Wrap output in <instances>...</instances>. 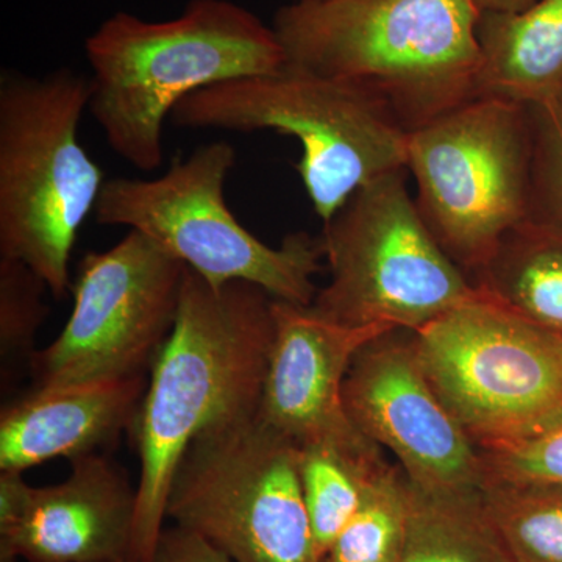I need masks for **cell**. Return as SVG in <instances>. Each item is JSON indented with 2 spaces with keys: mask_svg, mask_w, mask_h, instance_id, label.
I'll return each mask as SVG.
<instances>
[{
  "mask_svg": "<svg viewBox=\"0 0 562 562\" xmlns=\"http://www.w3.org/2000/svg\"><path fill=\"white\" fill-rule=\"evenodd\" d=\"M272 306V295L255 284L214 288L187 269L176 324L151 362L132 427L139 457L132 562L154 558L173 476L191 443L260 412Z\"/></svg>",
  "mask_w": 562,
  "mask_h": 562,
  "instance_id": "obj_1",
  "label": "cell"
},
{
  "mask_svg": "<svg viewBox=\"0 0 562 562\" xmlns=\"http://www.w3.org/2000/svg\"><path fill=\"white\" fill-rule=\"evenodd\" d=\"M475 0H310L279 9L288 65L353 85L412 133L480 95Z\"/></svg>",
  "mask_w": 562,
  "mask_h": 562,
  "instance_id": "obj_2",
  "label": "cell"
},
{
  "mask_svg": "<svg viewBox=\"0 0 562 562\" xmlns=\"http://www.w3.org/2000/svg\"><path fill=\"white\" fill-rule=\"evenodd\" d=\"M85 54L88 113L111 150L144 172L162 165V128L180 102L288 63L272 25L232 0H191L169 21L117 11L88 36Z\"/></svg>",
  "mask_w": 562,
  "mask_h": 562,
  "instance_id": "obj_3",
  "label": "cell"
},
{
  "mask_svg": "<svg viewBox=\"0 0 562 562\" xmlns=\"http://www.w3.org/2000/svg\"><path fill=\"white\" fill-rule=\"evenodd\" d=\"M88 105L90 77L74 69L0 76V255L24 262L57 301L106 181L79 139Z\"/></svg>",
  "mask_w": 562,
  "mask_h": 562,
  "instance_id": "obj_4",
  "label": "cell"
},
{
  "mask_svg": "<svg viewBox=\"0 0 562 562\" xmlns=\"http://www.w3.org/2000/svg\"><path fill=\"white\" fill-rule=\"evenodd\" d=\"M171 121L194 131H272L297 139L302 157L294 168L322 224L360 188L406 169L408 157L409 133L382 103L347 81L288 63L195 92Z\"/></svg>",
  "mask_w": 562,
  "mask_h": 562,
  "instance_id": "obj_5",
  "label": "cell"
},
{
  "mask_svg": "<svg viewBox=\"0 0 562 562\" xmlns=\"http://www.w3.org/2000/svg\"><path fill=\"white\" fill-rule=\"evenodd\" d=\"M235 162V147L213 140L155 179L106 180L95 221L147 236L211 286L244 281L276 301L312 306L319 291L314 277L324 269L321 238L291 233L271 247L247 231L225 202Z\"/></svg>",
  "mask_w": 562,
  "mask_h": 562,
  "instance_id": "obj_6",
  "label": "cell"
},
{
  "mask_svg": "<svg viewBox=\"0 0 562 562\" xmlns=\"http://www.w3.org/2000/svg\"><path fill=\"white\" fill-rule=\"evenodd\" d=\"M406 173L371 181L324 222L319 238L330 280L312 310L325 319L417 331L479 297L422 220Z\"/></svg>",
  "mask_w": 562,
  "mask_h": 562,
  "instance_id": "obj_7",
  "label": "cell"
},
{
  "mask_svg": "<svg viewBox=\"0 0 562 562\" xmlns=\"http://www.w3.org/2000/svg\"><path fill=\"white\" fill-rule=\"evenodd\" d=\"M406 172L443 251L475 279L528 221L531 138L524 103L479 95L409 133Z\"/></svg>",
  "mask_w": 562,
  "mask_h": 562,
  "instance_id": "obj_8",
  "label": "cell"
},
{
  "mask_svg": "<svg viewBox=\"0 0 562 562\" xmlns=\"http://www.w3.org/2000/svg\"><path fill=\"white\" fill-rule=\"evenodd\" d=\"M166 519L233 562H321L299 447L260 414L202 432L184 453Z\"/></svg>",
  "mask_w": 562,
  "mask_h": 562,
  "instance_id": "obj_9",
  "label": "cell"
},
{
  "mask_svg": "<svg viewBox=\"0 0 562 562\" xmlns=\"http://www.w3.org/2000/svg\"><path fill=\"white\" fill-rule=\"evenodd\" d=\"M422 369L476 447L562 420V336L480 291L413 331Z\"/></svg>",
  "mask_w": 562,
  "mask_h": 562,
  "instance_id": "obj_10",
  "label": "cell"
},
{
  "mask_svg": "<svg viewBox=\"0 0 562 562\" xmlns=\"http://www.w3.org/2000/svg\"><path fill=\"white\" fill-rule=\"evenodd\" d=\"M188 266L138 232L88 251L60 335L32 351L38 387L144 375L176 324Z\"/></svg>",
  "mask_w": 562,
  "mask_h": 562,
  "instance_id": "obj_11",
  "label": "cell"
},
{
  "mask_svg": "<svg viewBox=\"0 0 562 562\" xmlns=\"http://www.w3.org/2000/svg\"><path fill=\"white\" fill-rule=\"evenodd\" d=\"M344 406L366 438L397 457L414 486L482 494V454L425 375L413 331H387L362 347L344 383Z\"/></svg>",
  "mask_w": 562,
  "mask_h": 562,
  "instance_id": "obj_12",
  "label": "cell"
},
{
  "mask_svg": "<svg viewBox=\"0 0 562 562\" xmlns=\"http://www.w3.org/2000/svg\"><path fill=\"white\" fill-rule=\"evenodd\" d=\"M273 341L262 386L260 417L295 446L333 442L351 449L379 447L350 420L344 383L357 355L395 328L349 327L312 306L273 299Z\"/></svg>",
  "mask_w": 562,
  "mask_h": 562,
  "instance_id": "obj_13",
  "label": "cell"
},
{
  "mask_svg": "<svg viewBox=\"0 0 562 562\" xmlns=\"http://www.w3.org/2000/svg\"><path fill=\"white\" fill-rule=\"evenodd\" d=\"M136 486L105 454L70 461V475L33 487L20 522L0 532V562H132Z\"/></svg>",
  "mask_w": 562,
  "mask_h": 562,
  "instance_id": "obj_14",
  "label": "cell"
},
{
  "mask_svg": "<svg viewBox=\"0 0 562 562\" xmlns=\"http://www.w3.org/2000/svg\"><path fill=\"white\" fill-rule=\"evenodd\" d=\"M146 376L36 387L0 416V472L79 460L120 438L138 416Z\"/></svg>",
  "mask_w": 562,
  "mask_h": 562,
  "instance_id": "obj_15",
  "label": "cell"
},
{
  "mask_svg": "<svg viewBox=\"0 0 562 562\" xmlns=\"http://www.w3.org/2000/svg\"><path fill=\"white\" fill-rule=\"evenodd\" d=\"M480 95L541 105L562 95V0L517 13L482 11Z\"/></svg>",
  "mask_w": 562,
  "mask_h": 562,
  "instance_id": "obj_16",
  "label": "cell"
},
{
  "mask_svg": "<svg viewBox=\"0 0 562 562\" xmlns=\"http://www.w3.org/2000/svg\"><path fill=\"white\" fill-rule=\"evenodd\" d=\"M473 284L562 336V232L525 222L502 239Z\"/></svg>",
  "mask_w": 562,
  "mask_h": 562,
  "instance_id": "obj_17",
  "label": "cell"
},
{
  "mask_svg": "<svg viewBox=\"0 0 562 562\" xmlns=\"http://www.w3.org/2000/svg\"><path fill=\"white\" fill-rule=\"evenodd\" d=\"M405 543L398 562H512L484 513L482 494H435L406 479Z\"/></svg>",
  "mask_w": 562,
  "mask_h": 562,
  "instance_id": "obj_18",
  "label": "cell"
},
{
  "mask_svg": "<svg viewBox=\"0 0 562 562\" xmlns=\"http://www.w3.org/2000/svg\"><path fill=\"white\" fill-rule=\"evenodd\" d=\"M297 447L303 498L322 561L360 508L369 480L387 462L380 447L351 449L333 442Z\"/></svg>",
  "mask_w": 562,
  "mask_h": 562,
  "instance_id": "obj_19",
  "label": "cell"
},
{
  "mask_svg": "<svg viewBox=\"0 0 562 562\" xmlns=\"http://www.w3.org/2000/svg\"><path fill=\"white\" fill-rule=\"evenodd\" d=\"M484 513L512 562H562V486L486 483Z\"/></svg>",
  "mask_w": 562,
  "mask_h": 562,
  "instance_id": "obj_20",
  "label": "cell"
},
{
  "mask_svg": "<svg viewBox=\"0 0 562 562\" xmlns=\"http://www.w3.org/2000/svg\"><path fill=\"white\" fill-rule=\"evenodd\" d=\"M408 502L402 469L386 464L369 480L360 508L321 562H398Z\"/></svg>",
  "mask_w": 562,
  "mask_h": 562,
  "instance_id": "obj_21",
  "label": "cell"
},
{
  "mask_svg": "<svg viewBox=\"0 0 562 562\" xmlns=\"http://www.w3.org/2000/svg\"><path fill=\"white\" fill-rule=\"evenodd\" d=\"M527 109L531 138L527 222L562 232V95Z\"/></svg>",
  "mask_w": 562,
  "mask_h": 562,
  "instance_id": "obj_22",
  "label": "cell"
},
{
  "mask_svg": "<svg viewBox=\"0 0 562 562\" xmlns=\"http://www.w3.org/2000/svg\"><path fill=\"white\" fill-rule=\"evenodd\" d=\"M479 450L486 483L562 486V420L535 435Z\"/></svg>",
  "mask_w": 562,
  "mask_h": 562,
  "instance_id": "obj_23",
  "label": "cell"
},
{
  "mask_svg": "<svg viewBox=\"0 0 562 562\" xmlns=\"http://www.w3.org/2000/svg\"><path fill=\"white\" fill-rule=\"evenodd\" d=\"M46 283L16 260H0V338L3 353L24 349L32 341L47 308L43 302Z\"/></svg>",
  "mask_w": 562,
  "mask_h": 562,
  "instance_id": "obj_24",
  "label": "cell"
},
{
  "mask_svg": "<svg viewBox=\"0 0 562 562\" xmlns=\"http://www.w3.org/2000/svg\"><path fill=\"white\" fill-rule=\"evenodd\" d=\"M150 562H233L202 536L166 525Z\"/></svg>",
  "mask_w": 562,
  "mask_h": 562,
  "instance_id": "obj_25",
  "label": "cell"
},
{
  "mask_svg": "<svg viewBox=\"0 0 562 562\" xmlns=\"http://www.w3.org/2000/svg\"><path fill=\"white\" fill-rule=\"evenodd\" d=\"M32 486L22 472H0V532L9 531L20 522L27 508Z\"/></svg>",
  "mask_w": 562,
  "mask_h": 562,
  "instance_id": "obj_26",
  "label": "cell"
},
{
  "mask_svg": "<svg viewBox=\"0 0 562 562\" xmlns=\"http://www.w3.org/2000/svg\"><path fill=\"white\" fill-rule=\"evenodd\" d=\"M538 0H475L480 11H498V13H517L531 7Z\"/></svg>",
  "mask_w": 562,
  "mask_h": 562,
  "instance_id": "obj_27",
  "label": "cell"
},
{
  "mask_svg": "<svg viewBox=\"0 0 562 562\" xmlns=\"http://www.w3.org/2000/svg\"><path fill=\"white\" fill-rule=\"evenodd\" d=\"M294 2H310V0H294Z\"/></svg>",
  "mask_w": 562,
  "mask_h": 562,
  "instance_id": "obj_28",
  "label": "cell"
}]
</instances>
